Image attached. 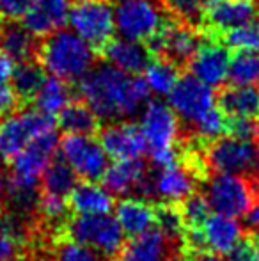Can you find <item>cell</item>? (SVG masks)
<instances>
[{"label": "cell", "instance_id": "6da1fadb", "mask_svg": "<svg viewBox=\"0 0 259 261\" xmlns=\"http://www.w3.org/2000/svg\"><path fill=\"white\" fill-rule=\"evenodd\" d=\"M78 94L98 119L116 123L135 116L148 103L149 89L142 76L128 75L107 62L80 80Z\"/></svg>", "mask_w": 259, "mask_h": 261}, {"label": "cell", "instance_id": "7a4b0ae2", "mask_svg": "<svg viewBox=\"0 0 259 261\" xmlns=\"http://www.w3.org/2000/svg\"><path fill=\"white\" fill-rule=\"evenodd\" d=\"M59 137L50 132L32 141L20 155L11 160L9 197L18 212H28L36 203V189L45 174L46 167L55 160Z\"/></svg>", "mask_w": 259, "mask_h": 261}, {"label": "cell", "instance_id": "3957f363", "mask_svg": "<svg viewBox=\"0 0 259 261\" xmlns=\"http://www.w3.org/2000/svg\"><path fill=\"white\" fill-rule=\"evenodd\" d=\"M43 69L64 82H80L96 62L94 48L71 29H59L46 36L38 50Z\"/></svg>", "mask_w": 259, "mask_h": 261}, {"label": "cell", "instance_id": "277c9868", "mask_svg": "<svg viewBox=\"0 0 259 261\" xmlns=\"http://www.w3.org/2000/svg\"><path fill=\"white\" fill-rule=\"evenodd\" d=\"M146 144L149 149V158L158 169L172 165L178 162V146L180 141V117L163 101H148L140 112L138 123Z\"/></svg>", "mask_w": 259, "mask_h": 261}, {"label": "cell", "instance_id": "5b68a950", "mask_svg": "<svg viewBox=\"0 0 259 261\" xmlns=\"http://www.w3.org/2000/svg\"><path fill=\"white\" fill-rule=\"evenodd\" d=\"M68 238L94 252L110 258L121 252L125 245V231L112 213L101 215H75L66 226Z\"/></svg>", "mask_w": 259, "mask_h": 261}, {"label": "cell", "instance_id": "8992f818", "mask_svg": "<svg viewBox=\"0 0 259 261\" xmlns=\"http://www.w3.org/2000/svg\"><path fill=\"white\" fill-rule=\"evenodd\" d=\"M204 164L215 174H259V139L220 137L210 142Z\"/></svg>", "mask_w": 259, "mask_h": 261}, {"label": "cell", "instance_id": "52a82bcc", "mask_svg": "<svg viewBox=\"0 0 259 261\" xmlns=\"http://www.w3.org/2000/svg\"><path fill=\"white\" fill-rule=\"evenodd\" d=\"M55 132L53 116L38 109H25L0 119V160H13L32 141Z\"/></svg>", "mask_w": 259, "mask_h": 261}, {"label": "cell", "instance_id": "ba28073f", "mask_svg": "<svg viewBox=\"0 0 259 261\" xmlns=\"http://www.w3.org/2000/svg\"><path fill=\"white\" fill-rule=\"evenodd\" d=\"M165 13L162 0H116V31L131 41H148L167 21Z\"/></svg>", "mask_w": 259, "mask_h": 261}, {"label": "cell", "instance_id": "9c48e42d", "mask_svg": "<svg viewBox=\"0 0 259 261\" xmlns=\"http://www.w3.org/2000/svg\"><path fill=\"white\" fill-rule=\"evenodd\" d=\"M68 23L83 41L101 50L116 31L114 4L110 0H73Z\"/></svg>", "mask_w": 259, "mask_h": 261}, {"label": "cell", "instance_id": "30bf717a", "mask_svg": "<svg viewBox=\"0 0 259 261\" xmlns=\"http://www.w3.org/2000/svg\"><path fill=\"white\" fill-rule=\"evenodd\" d=\"M185 240L192 251H210L229 256L243 242V227L238 219L211 213L206 222L195 229H185Z\"/></svg>", "mask_w": 259, "mask_h": 261}, {"label": "cell", "instance_id": "8fae6325", "mask_svg": "<svg viewBox=\"0 0 259 261\" xmlns=\"http://www.w3.org/2000/svg\"><path fill=\"white\" fill-rule=\"evenodd\" d=\"M204 197L211 212L233 219L247 215L254 203L252 185L236 174H213L206 181Z\"/></svg>", "mask_w": 259, "mask_h": 261}, {"label": "cell", "instance_id": "7c38bea8", "mask_svg": "<svg viewBox=\"0 0 259 261\" xmlns=\"http://www.w3.org/2000/svg\"><path fill=\"white\" fill-rule=\"evenodd\" d=\"M204 36L197 27H190L178 20H167L163 27L148 39L151 57L167 59L176 66L187 64L203 45Z\"/></svg>", "mask_w": 259, "mask_h": 261}, {"label": "cell", "instance_id": "4fadbf2b", "mask_svg": "<svg viewBox=\"0 0 259 261\" xmlns=\"http://www.w3.org/2000/svg\"><path fill=\"white\" fill-rule=\"evenodd\" d=\"M61 156L78 178L96 181L108 167V156L103 146L93 135L66 134L59 141Z\"/></svg>", "mask_w": 259, "mask_h": 261}, {"label": "cell", "instance_id": "5bb4252c", "mask_svg": "<svg viewBox=\"0 0 259 261\" xmlns=\"http://www.w3.org/2000/svg\"><path fill=\"white\" fill-rule=\"evenodd\" d=\"M199 185V174L192 165L176 164L162 167L146 179L144 192L162 199L167 204L183 203L185 199L195 194Z\"/></svg>", "mask_w": 259, "mask_h": 261}, {"label": "cell", "instance_id": "9a60e30c", "mask_svg": "<svg viewBox=\"0 0 259 261\" xmlns=\"http://www.w3.org/2000/svg\"><path fill=\"white\" fill-rule=\"evenodd\" d=\"M215 93L210 86L192 75L181 76L169 93V107L185 123L192 124L215 107Z\"/></svg>", "mask_w": 259, "mask_h": 261}, {"label": "cell", "instance_id": "2e32d148", "mask_svg": "<svg viewBox=\"0 0 259 261\" xmlns=\"http://www.w3.org/2000/svg\"><path fill=\"white\" fill-rule=\"evenodd\" d=\"M257 0H206L204 23L211 32H225L257 18Z\"/></svg>", "mask_w": 259, "mask_h": 261}, {"label": "cell", "instance_id": "e0dca14e", "mask_svg": "<svg viewBox=\"0 0 259 261\" xmlns=\"http://www.w3.org/2000/svg\"><path fill=\"white\" fill-rule=\"evenodd\" d=\"M98 141L103 146L107 156L114 160H140L148 149L140 128L121 121L101 128Z\"/></svg>", "mask_w": 259, "mask_h": 261}, {"label": "cell", "instance_id": "ac0fdd59", "mask_svg": "<svg viewBox=\"0 0 259 261\" xmlns=\"http://www.w3.org/2000/svg\"><path fill=\"white\" fill-rule=\"evenodd\" d=\"M229 62H231L229 50L220 43L210 41L200 45V48L187 62V66L192 76L213 89V87H220L227 80Z\"/></svg>", "mask_w": 259, "mask_h": 261}, {"label": "cell", "instance_id": "d6986e66", "mask_svg": "<svg viewBox=\"0 0 259 261\" xmlns=\"http://www.w3.org/2000/svg\"><path fill=\"white\" fill-rule=\"evenodd\" d=\"M73 0H32L23 14V27L36 38H46L63 29Z\"/></svg>", "mask_w": 259, "mask_h": 261}, {"label": "cell", "instance_id": "ffe728a7", "mask_svg": "<svg viewBox=\"0 0 259 261\" xmlns=\"http://www.w3.org/2000/svg\"><path fill=\"white\" fill-rule=\"evenodd\" d=\"M146 179L148 176L142 160H114V164H108L107 171L101 176V185L112 196L128 197L133 190L144 189Z\"/></svg>", "mask_w": 259, "mask_h": 261}, {"label": "cell", "instance_id": "44dd1931", "mask_svg": "<svg viewBox=\"0 0 259 261\" xmlns=\"http://www.w3.org/2000/svg\"><path fill=\"white\" fill-rule=\"evenodd\" d=\"M108 64L128 75H138L144 71L148 62L151 61L148 46H144L140 41H131L126 38H112L107 45L101 48Z\"/></svg>", "mask_w": 259, "mask_h": 261}, {"label": "cell", "instance_id": "7402d4cb", "mask_svg": "<svg viewBox=\"0 0 259 261\" xmlns=\"http://www.w3.org/2000/svg\"><path fill=\"white\" fill-rule=\"evenodd\" d=\"M170 240L160 229L131 237L119 252V261H165L169 258Z\"/></svg>", "mask_w": 259, "mask_h": 261}, {"label": "cell", "instance_id": "603a6c76", "mask_svg": "<svg viewBox=\"0 0 259 261\" xmlns=\"http://www.w3.org/2000/svg\"><path fill=\"white\" fill-rule=\"evenodd\" d=\"M116 219H118L125 234L137 237L153 229L156 224V208L142 197H125L116 204Z\"/></svg>", "mask_w": 259, "mask_h": 261}, {"label": "cell", "instance_id": "cb8c5ba5", "mask_svg": "<svg viewBox=\"0 0 259 261\" xmlns=\"http://www.w3.org/2000/svg\"><path fill=\"white\" fill-rule=\"evenodd\" d=\"M68 204L76 215H101L114 208L112 194L98 181L76 183L68 197Z\"/></svg>", "mask_w": 259, "mask_h": 261}, {"label": "cell", "instance_id": "d4e9b609", "mask_svg": "<svg viewBox=\"0 0 259 261\" xmlns=\"http://www.w3.org/2000/svg\"><path fill=\"white\" fill-rule=\"evenodd\" d=\"M39 50L36 36L31 34L23 25L16 21H0V52H4L11 61H31Z\"/></svg>", "mask_w": 259, "mask_h": 261}, {"label": "cell", "instance_id": "484cf974", "mask_svg": "<svg viewBox=\"0 0 259 261\" xmlns=\"http://www.w3.org/2000/svg\"><path fill=\"white\" fill-rule=\"evenodd\" d=\"M218 109L227 117H256L259 112L257 87L231 86L218 96Z\"/></svg>", "mask_w": 259, "mask_h": 261}, {"label": "cell", "instance_id": "4316f807", "mask_svg": "<svg viewBox=\"0 0 259 261\" xmlns=\"http://www.w3.org/2000/svg\"><path fill=\"white\" fill-rule=\"evenodd\" d=\"M142 79H144L149 93L156 94V96H163V94L169 96V93L180 80V68L167 59L153 57L146 66Z\"/></svg>", "mask_w": 259, "mask_h": 261}, {"label": "cell", "instance_id": "83f0119b", "mask_svg": "<svg viewBox=\"0 0 259 261\" xmlns=\"http://www.w3.org/2000/svg\"><path fill=\"white\" fill-rule=\"evenodd\" d=\"M36 109L41 110L43 114L55 116L66 105L71 103V89L69 84L55 76H46L43 86L34 96Z\"/></svg>", "mask_w": 259, "mask_h": 261}, {"label": "cell", "instance_id": "f1b7e54d", "mask_svg": "<svg viewBox=\"0 0 259 261\" xmlns=\"http://www.w3.org/2000/svg\"><path fill=\"white\" fill-rule=\"evenodd\" d=\"M45 79L46 76L43 66L31 59V61L18 62L14 66L13 75H11V86L20 100H34L36 93L43 86Z\"/></svg>", "mask_w": 259, "mask_h": 261}, {"label": "cell", "instance_id": "f546056e", "mask_svg": "<svg viewBox=\"0 0 259 261\" xmlns=\"http://www.w3.org/2000/svg\"><path fill=\"white\" fill-rule=\"evenodd\" d=\"M57 123L66 134L91 135L98 128L100 119L83 101H71L59 112Z\"/></svg>", "mask_w": 259, "mask_h": 261}, {"label": "cell", "instance_id": "4dcf8cb0", "mask_svg": "<svg viewBox=\"0 0 259 261\" xmlns=\"http://www.w3.org/2000/svg\"><path fill=\"white\" fill-rule=\"evenodd\" d=\"M76 178L71 167L61 158V160H53L52 164L46 167L45 174L41 178L43 183V194H50V196L64 197L68 199L69 194L73 192V189L76 187Z\"/></svg>", "mask_w": 259, "mask_h": 261}, {"label": "cell", "instance_id": "1f68e13d", "mask_svg": "<svg viewBox=\"0 0 259 261\" xmlns=\"http://www.w3.org/2000/svg\"><path fill=\"white\" fill-rule=\"evenodd\" d=\"M227 80L231 86L256 87L259 84V52H238L231 57Z\"/></svg>", "mask_w": 259, "mask_h": 261}, {"label": "cell", "instance_id": "d6a6232c", "mask_svg": "<svg viewBox=\"0 0 259 261\" xmlns=\"http://www.w3.org/2000/svg\"><path fill=\"white\" fill-rule=\"evenodd\" d=\"M190 128L194 130L197 139L213 142L220 139L224 134H227V116L220 109L213 107L206 114H203L199 119H195L190 124Z\"/></svg>", "mask_w": 259, "mask_h": 261}, {"label": "cell", "instance_id": "836d02e7", "mask_svg": "<svg viewBox=\"0 0 259 261\" xmlns=\"http://www.w3.org/2000/svg\"><path fill=\"white\" fill-rule=\"evenodd\" d=\"M167 13H170L178 21L190 27H199L204 23V7L206 0H162Z\"/></svg>", "mask_w": 259, "mask_h": 261}, {"label": "cell", "instance_id": "e575fe53", "mask_svg": "<svg viewBox=\"0 0 259 261\" xmlns=\"http://www.w3.org/2000/svg\"><path fill=\"white\" fill-rule=\"evenodd\" d=\"M224 43L238 52H259V18L225 32Z\"/></svg>", "mask_w": 259, "mask_h": 261}, {"label": "cell", "instance_id": "d590c367", "mask_svg": "<svg viewBox=\"0 0 259 261\" xmlns=\"http://www.w3.org/2000/svg\"><path fill=\"white\" fill-rule=\"evenodd\" d=\"M211 213L213 212H211L206 197L200 196V194H192L188 199L183 201V206H181V217H183L187 229L200 227Z\"/></svg>", "mask_w": 259, "mask_h": 261}, {"label": "cell", "instance_id": "8d00e7d4", "mask_svg": "<svg viewBox=\"0 0 259 261\" xmlns=\"http://www.w3.org/2000/svg\"><path fill=\"white\" fill-rule=\"evenodd\" d=\"M21 240V229L16 222L0 220V261L16 259Z\"/></svg>", "mask_w": 259, "mask_h": 261}, {"label": "cell", "instance_id": "74e56055", "mask_svg": "<svg viewBox=\"0 0 259 261\" xmlns=\"http://www.w3.org/2000/svg\"><path fill=\"white\" fill-rule=\"evenodd\" d=\"M156 229H160L165 234L169 240H176L178 237H183L185 234V222L181 212H178L176 208H172L170 204L163 208L156 210Z\"/></svg>", "mask_w": 259, "mask_h": 261}, {"label": "cell", "instance_id": "f35d334b", "mask_svg": "<svg viewBox=\"0 0 259 261\" xmlns=\"http://www.w3.org/2000/svg\"><path fill=\"white\" fill-rule=\"evenodd\" d=\"M52 261H107V258L98 252H94L93 249H87L80 244L68 240L63 242L59 247L55 249L52 256Z\"/></svg>", "mask_w": 259, "mask_h": 261}, {"label": "cell", "instance_id": "ab89813d", "mask_svg": "<svg viewBox=\"0 0 259 261\" xmlns=\"http://www.w3.org/2000/svg\"><path fill=\"white\" fill-rule=\"evenodd\" d=\"M68 199L57 196H50V194H43L41 199L38 201V210L43 215V219L48 222H59L68 213Z\"/></svg>", "mask_w": 259, "mask_h": 261}, {"label": "cell", "instance_id": "60d3db41", "mask_svg": "<svg viewBox=\"0 0 259 261\" xmlns=\"http://www.w3.org/2000/svg\"><path fill=\"white\" fill-rule=\"evenodd\" d=\"M227 134L236 139H259V123L254 117H227Z\"/></svg>", "mask_w": 259, "mask_h": 261}, {"label": "cell", "instance_id": "b9f144b4", "mask_svg": "<svg viewBox=\"0 0 259 261\" xmlns=\"http://www.w3.org/2000/svg\"><path fill=\"white\" fill-rule=\"evenodd\" d=\"M32 0H0V21H16L23 18Z\"/></svg>", "mask_w": 259, "mask_h": 261}, {"label": "cell", "instance_id": "7bdbcfd3", "mask_svg": "<svg viewBox=\"0 0 259 261\" xmlns=\"http://www.w3.org/2000/svg\"><path fill=\"white\" fill-rule=\"evenodd\" d=\"M227 261H259V242L257 240H243L231 254Z\"/></svg>", "mask_w": 259, "mask_h": 261}, {"label": "cell", "instance_id": "ee69618b", "mask_svg": "<svg viewBox=\"0 0 259 261\" xmlns=\"http://www.w3.org/2000/svg\"><path fill=\"white\" fill-rule=\"evenodd\" d=\"M18 103H20V98L14 93L13 86L7 82L0 84V119L13 114L16 110Z\"/></svg>", "mask_w": 259, "mask_h": 261}, {"label": "cell", "instance_id": "f6af8a7d", "mask_svg": "<svg viewBox=\"0 0 259 261\" xmlns=\"http://www.w3.org/2000/svg\"><path fill=\"white\" fill-rule=\"evenodd\" d=\"M13 69H14V62L4 52H0V84L11 80Z\"/></svg>", "mask_w": 259, "mask_h": 261}, {"label": "cell", "instance_id": "bcb514c9", "mask_svg": "<svg viewBox=\"0 0 259 261\" xmlns=\"http://www.w3.org/2000/svg\"><path fill=\"white\" fill-rule=\"evenodd\" d=\"M247 224H249L254 231H259V199L254 201L252 206L247 212Z\"/></svg>", "mask_w": 259, "mask_h": 261}, {"label": "cell", "instance_id": "7dc6e473", "mask_svg": "<svg viewBox=\"0 0 259 261\" xmlns=\"http://www.w3.org/2000/svg\"><path fill=\"white\" fill-rule=\"evenodd\" d=\"M9 197V174L0 169V204Z\"/></svg>", "mask_w": 259, "mask_h": 261}, {"label": "cell", "instance_id": "c3c4849f", "mask_svg": "<svg viewBox=\"0 0 259 261\" xmlns=\"http://www.w3.org/2000/svg\"><path fill=\"white\" fill-rule=\"evenodd\" d=\"M192 261H224V259H222V256L213 254V252H210V251H199V252H195Z\"/></svg>", "mask_w": 259, "mask_h": 261}, {"label": "cell", "instance_id": "681fc988", "mask_svg": "<svg viewBox=\"0 0 259 261\" xmlns=\"http://www.w3.org/2000/svg\"><path fill=\"white\" fill-rule=\"evenodd\" d=\"M13 261H36V259H32V258H21V256H18V258L13 259Z\"/></svg>", "mask_w": 259, "mask_h": 261}, {"label": "cell", "instance_id": "f907efd6", "mask_svg": "<svg viewBox=\"0 0 259 261\" xmlns=\"http://www.w3.org/2000/svg\"><path fill=\"white\" fill-rule=\"evenodd\" d=\"M165 261H185L183 258H178V256H172V258H167Z\"/></svg>", "mask_w": 259, "mask_h": 261}, {"label": "cell", "instance_id": "816d5d0a", "mask_svg": "<svg viewBox=\"0 0 259 261\" xmlns=\"http://www.w3.org/2000/svg\"><path fill=\"white\" fill-rule=\"evenodd\" d=\"M254 240H257V242H259V231H256V237H254Z\"/></svg>", "mask_w": 259, "mask_h": 261}, {"label": "cell", "instance_id": "f5cc1de1", "mask_svg": "<svg viewBox=\"0 0 259 261\" xmlns=\"http://www.w3.org/2000/svg\"><path fill=\"white\" fill-rule=\"evenodd\" d=\"M257 187H259V174H257Z\"/></svg>", "mask_w": 259, "mask_h": 261}, {"label": "cell", "instance_id": "db71d44e", "mask_svg": "<svg viewBox=\"0 0 259 261\" xmlns=\"http://www.w3.org/2000/svg\"><path fill=\"white\" fill-rule=\"evenodd\" d=\"M257 116H259V112H257ZM257 123H259V121H257Z\"/></svg>", "mask_w": 259, "mask_h": 261}]
</instances>
